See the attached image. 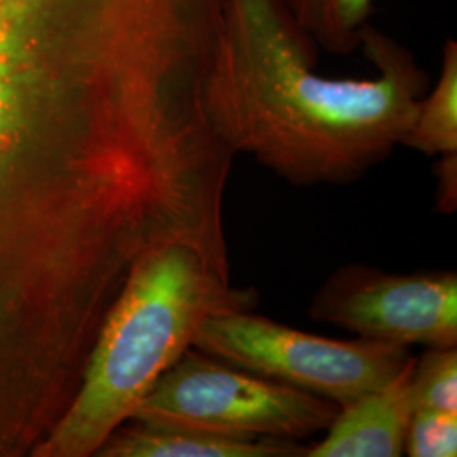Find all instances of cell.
Here are the masks:
<instances>
[{
	"instance_id": "cell-3",
	"label": "cell",
	"mask_w": 457,
	"mask_h": 457,
	"mask_svg": "<svg viewBox=\"0 0 457 457\" xmlns=\"http://www.w3.org/2000/svg\"><path fill=\"white\" fill-rule=\"evenodd\" d=\"M339 407L190 347L131 420L241 441H303L332 424Z\"/></svg>"
},
{
	"instance_id": "cell-5",
	"label": "cell",
	"mask_w": 457,
	"mask_h": 457,
	"mask_svg": "<svg viewBox=\"0 0 457 457\" xmlns=\"http://www.w3.org/2000/svg\"><path fill=\"white\" fill-rule=\"evenodd\" d=\"M309 315L376 343L457 347V275L345 264L313 295Z\"/></svg>"
},
{
	"instance_id": "cell-9",
	"label": "cell",
	"mask_w": 457,
	"mask_h": 457,
	"mask_svg": "<svg viewBox=\"0 0 457 457\" xmlns=\"http://www.w3.org/2000/svg\"><path fill=\"white\" fill-rule=\"evenodd\" d=\"M378 0H283L295 22L315 45L337 56L361 48Z\"/></svg>"
},
{
	"instance_id": "cell-4",
	"label": "cell",
	"mask_w": 457,
	"mask_h": 457,
	"mask_svg": "<svg viewBox=\"0 0 457 457\" xmlns=\"http://www.w3.org/2000/svg\"><path fill=\"white\" fill-rule=\"evenodd\" d=\"M194 347L251 373L326 398L339 409L392 381L411 358L405 345L361 337L328 339L251 311L212 313L198 328Z\"/></svg>"
},
{
	"instance_id": "cell-1",
	"label": "cell",
	"mask_w": 457,
	"mask_h": 457,
	"mask_svg": "<svg viewBox=\"0 0 457 457\" xmlns=\"http://www.w3.org/2000/svg\"><path fill=\"white\" fill-rule=\"evenodd\" d=\"M360 49L375 77H326L283 0H226L207 80L213 131L296 187L361 180L402 146L430 77L373 24Z\"/></svg>"
},
{
	"instance_id": "cell-6",
	"label": "cell",
	"mask_w": 457,
	"mask_h": 457,
	"mask_svg": "<svg viewBox=\"0 0 457 457\" xmlns=\"http://www.w3.org/2000/svg\"><path fill=\"white\" fill-rule=\"evenodd\" d=\"M415 356L381 388L341 407L326 437L305 457H400L405 454L410 420L415 411L411 370Z\"/></svg>"
},
{
	"instance_id": "cell-8",
	"label": "cell",
	"mask_w": 457,
	"mask_h": 457,
	"mask_svg": "<svg viewBox=\"0 0 457 457\" xmlns=\"http://www.w3.org/2000/svg\"><path fill=\"white\" fill-rule=\"evenodd\" d=\"M402 146L427 156L457 154V41L447 39L442 49L441 73L436 85L419 102L415 119Z\"/></svg>"
},
{
	"instance_id": "cell-11",
	"label": "cell",
	"mask_w": 457,
	"mask_h": 457,
	"mask_svg": "<svg viewBox=\"0 0 457 457\" xmlns=\"http://www.w3.org/2000/svg\"><path fill=\"white\" fill-rule=\"evenodd\" d=\"M405 454L410 457H456L457 413L415 410L410 420Z\"/></svg>"
},
{
	"instance_id": "cell-10",
	"label": "cell",
	"mask_w": 457,
	"mask_h": 457,
	"mask_svg": "<svg viewBox=\"0 0 457 457\" xmlns=\"http://www.w3.org/2000/svg\"><path fill=\"white\" fill-rule=\"evenodd\" d=\"M411 398L415 410L457 413V349H425L411 370Z\"/></svg>"
},
{
	"instance_id": "cell-12",
	"label": "cell",
	"mask_w": 457,
	"mask_h": 457,
	"mask_svg": "<svg viewBox=\"0 0 457 457\" xmlns=\"http://www.w3.org/2000/svg\"><path fill=\"white\" fill-rule=\"evenodd\" d=\"M437 209L453 212L457 205V154L439 158L437 164Z\"/></svg>"
},
{
	"instance_id": "cell-7",
	"label": "cell",
	"mask_w": 457,
	"mask_h": 457,
	"mask_svg": "<svg viewBox=\"0 0 457 457\" xmlns=\"http://www.w3.org/2000/svg\"><path fill=\"white\" fill-rule=\"evenodd\" d=\"M309 447L296 441L228 439L195 430L128 420L100 447L104 457H300Z\"/></svg>"
},
{
	"instance_id": "cell-2",
	"label": "cell",
	"mask_w": 457,
	"mask_h": 457,
	"mask_svg": "<svg viewBox=\"0 0 457 457\" xmlns=\"http://www.w3.org/2000/svg\"><path fill=\"white\" fill-rule=\"evenodd\" d=\"M258 295L230 279L228 249L177 237L146 251L98 330L79 390L36 447L48 457H88L158 379L194 347L217 312L253 311Z\"/></svg>"
}]
</instances>
